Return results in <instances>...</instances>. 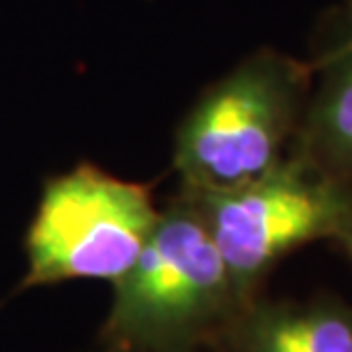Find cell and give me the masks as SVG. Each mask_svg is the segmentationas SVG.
I'll use <instances>...</instances> for the list:
<instances>
[{
  "label": "cell",
  "mask_w": 352,
  "mask_h": 352,
  "mask_svg": "<svg viewBox=\"0 0 352 352\" xmlns=\"http://www.w3.org/2000/svg\"><path fill=\"white\" fill-rule=\"evenodd\" d=\"M346 21H348V37L343 44H352V0H346Z\"/></svg>",
  "instance_id": "obj_7"
},
{
  "label": "cell",
  "mask_w": 352,
  "mask_h": 352,
  "mask_svg": "<svg viewBox=\"0 0 352 352\" xmlns=\"http://www.w3.org/2000/svg\"><path fill=\"white\" fill-rule=\"evenodd\" d=\"M311 76L284 53L256 51L206 87L176 135V167L188 186L222 192L274 170L307 110Z\"/></svg>",
  "instance_id": "obj_1"
},
{
  "label": "cell",
  "mask_w": 352,
  "mask_h": 352,
  "mask_svg": "<svg viewBox=\"0 0 352 352\" xmlns=\"http://www.w3.org/2000/svg\"><path fill=\"white\" fill-rule=\"evenodd\" d=\"M265 352H352V327L332 316L281 320L267 332Z\"/></svg>",
  "instance_id": "obj_6"
},
{
  "label": "cell",
  "mask_w": 352,
  "mask_h": 352,
  "mask_svg": "<svg viewBox=\"0 0 352 352\" xmlns=\"http://www.w3.org/2000/svg\"><path fill=\"white\" fill-rule=\"evenodd\" d=\"M227 277L204 215H160L138 261L117 281L115 320L124 329L172 325L208 305Z\"/></svg>",
  "instance_id": "obj_4"
},
{
  "label": "cell",
  "mask_w": 352,
  "mask_h": 352,
  "mask_svg": "<svg viewBox=\"0 0 352 352\" xmlns=\"http://www.w3.org/2000/svg\"><path fill=\"white\" fill-rule=\"evenodd\" d=\"M158 220L142 183L117 179L87 163L53 176L28 229L23 286L119 281L138 261Z\"/></svg>",
  "instance_id": "obj_2"
},
{
  "label": "cell",
  "mask_w": 352,
  "mask_h": 352,
  "mask_svg": "<svg viewBox=\"0 0 352 352\" xmlns=\"http://www.w3.org/2000/svg\"><path fill=\"white\" fill-rule=\"evenodd\" d=\"M204 220L229 274L252 277L298 245L327 234L339 199L318 181L277 165L245 186L201 195Z\"/></svg>",
  "instance_id": "obj_3"
},
{
  "label": "cell",
  "mask_w": 352,
  "mask_h": 352,
  "mask_svg": "<svg viewBox=\"0 0 352 352\" xmlns=\"http://www.w3.org/2000/svg\"><path fill=\"white\" fill-rule=\"evenodd\" d=\"M318 69L320 80L309 94L305 131L320 149L352 165V44L341 41Z\"/></svg>",
  "instance_id": "obj_5"
}]
</instances>
